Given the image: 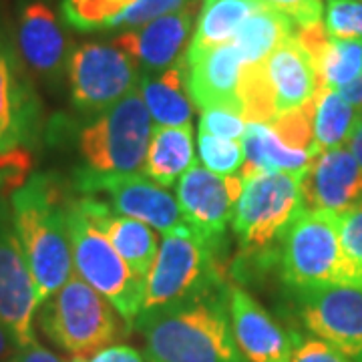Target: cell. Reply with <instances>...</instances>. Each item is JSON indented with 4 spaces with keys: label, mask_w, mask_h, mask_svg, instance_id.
I'll return each instance as SVG.
<instances>
[{
    "label": "cell",
    "mask_w": 362,
    "mask_h": 362,
    "mask_svg": "<svg viewBox=\"0 0 362 362\" xmlns=\"http://www.w3.org/2000/svg\"><path fill=\"white\" fill-rule=\"evenodd\" d=\"M6 362H65L61 356H57L54 352H51L49 349H45L40 344L39 340L26 344V346H21V349L14 352L13 356Z\"/></svg>",
    "instance_id": "cell-37"
},
{
    "label": "cell",
    "mask_w": 362,
    "mask_h": 362,
    "mask_svg": "<svg viewBox=\"0 0 362 362\" xmlns=\"http://www.w3.org/2000/svg\"><path fill=\"white\" fill-rule=\"evenodd\" d=\"M89 362H143V358L141 354L131 346L113 344V346H107L101 352L93 354Z\"/></svg>",
    "instance_id": "cell-38"
},
{
    "label": "cell",
    "mask_w": 362,
    "mask_h": 362,
    "mask_svg": "<svg viewBox=\"0 0 362 362\" xmlns=\"http://www.w3.org/2000/svg\"><path fill=\"white\" fill-rule=\"evenodd\" d=\"M294 33L296 25L286 14L258 4V8L238 28L232 42L240 52L244 65H256Z\"/></svg>",
    "instance_id": "cell-26"
},
{
    "label": "cell",
    "mask_w": 362,
    "mask_h": 362,
    "mask_svg": "<svg viewBox=\"0 0 362 362\" xmlns=\"http://www.w3.org/2000/svg\"><path fill=\"white\" fill-rule=\"evenodd\" d=\"M73 183L78 194L90 197L105 195L115 214L143 221L159 232L168 233L185 223L180 202L147 175L101 173L85 168L75 171Z\"/></svg>",
    "instance_id": "cell-12"
},
{
    "label": "cell",
    "mask_w": 362,
    "mask_h": 362,
    "mask_svg": "<svg viewBox=\"0 0 362 362\" xmlns=\"http://www.w3.org/2000/svg\"><path fill=\"white\" fill-rule=\"evenodd\" d=\"M78 204L90 220L103 230L117 254L129 266V270L137 278L145 280L157 256V233L151 230V226L117 216L109 204L90 195L78 197Z\"/></svg>",
    "instance_id": "cell-21"
},
{
    "label": "cell",
    "mask_w": 362,
    "mask_h": 362,
    "mask_svg": "<svg viewBox=\"0 0 362 362\" xmlns=\"http://www.w3.org/2000/svg\"><path fill=\"white\" fill-rule=\"evenodd\" d=\"M254 2L262 4V6H268L272 11L286 14L296 25V28L298 26L322 23V0H254Z\"/></svg>",
    "instance_id": "cell-34"
},
{
    "label": "cell",
    "mask_w": 362,
    "mask_h": 362,
    "mask_svg": "<svg viewBox=\"0 0 362 362\" xmlns=\"http://www.w3.org/2000/svg\"><path fill=\"white\" fill-rule=\"evenodd\" d=\"M276 264L288 290L362 280V270L342 244L340 216L302 209L282 233Z\"/></svg>",
    "instance_id": "cell-4"
},
{
    "label": "cell",
    "mask_w": 362,
    "mask_h": 362,
    "mask_svg": "<svg viewBox=\"0 0 362 362\" xmlns=\"http://www.w3.org/2000/svg\"><path fill=\"white\" fill-rule=\"evenodd\" d=\"M230 286L141 312L135 328L149 362H246L235 346L228 308Z\"/></svg>",
    "instance_id": "cell-1"
},
{
    "label": "cell",
    "mask_w": 362,
    "mask_h": 362,
    "mask_svg": "<svg viewBox=\"0 0 362 362\" xmlns=\"http://www.w3.org/2000/svg\"><path fill=\"white\" fill-rule=\"evenodd\" d=\"M324 28L330 39L362 42V0H328Z\"/></svg>",
    "instance_id": "cell-32"
},
{
    "label": "cell",
    "mask_w": 362,
    "mask_h": 362,
    "mask_svg": "<svg viewBox=\"0 0 362 362\" xmlns=\"http://www.w3.org/2000/svg\"><path fill=\"white\" fill-rule=\"evenodd\" d=\"M199 159L206 169L218 173L221 177L238 175L244 165V145L232 139H221L211 133L199 131Z\"/></svg>",
    "instance_id": "cell-31"
},
{
    "label": "cell",
    "mask_w": 362,
    "mask_h": 362,
    "mask_svg": "<svg viewBox=\"0 0 362 362\" xmlns=\"http://www.w3.org/2000/svg\"><path fill=\"white\" fill-rule=\"evenodd\" d=\"M244 189L240 175L221 177L194 161L177 181V202L183 221L207 246L218 254L223 252L228 226Z\"/></svg>",
    "instance_id": "cell-13"
},
{
    "label": "cell",
    "mask_w": 362,
    "mask_h": 362,
    "mask_svg": "<svg viewBox=\"0 0 362 362\" xmlns=\"http://www.w3.org/2000/svg\"><path fill=\"white\" fill-rule=\"evenodd\" d=\"M220 284H226L221 254L183 223L163 233L156 262L145 278L141 312L187 300Z\"/></svg>",
    "instance_id": "cell-6"
},
{
    "label": "cell",
    "mask_w": 362,
    "mask_h": 362,
    "mask_svg": "<svg viewBox=\"0 0 362 362\" xmlns=\"http://www.w3.org/2000/svg\"><path fill=\"white\" fill-rule=\"evenodd\" d=\"M197 6L199 2L163 14L139 28L125 30L113 40V45L127 52L143 71L163 73L177 65L187 51Z\"/></svg>",
    "instance_id": "cell-17"
},
{
    "label": "cell",
    "mask_w": 362,
    "mask_h": 362,
    "mask_svg": "<svg viewBox=\"0 0 362 362\" xmlns=\"http://www.w3.org/2000/svg\"><path fill=\"white\" fill-rule=\"evenodd\" d=\"M230 322L246 362H290L300 334L288 330L240 286H230Z\"/></svg>",
    "instance_id": "cell-15"
},
{
    "label": "cell",
    "mask_w": 362,
    "mask_h": 362,
    "mask_svg": "<svg viewBox=\"0 0 362 362\" xmlns=\"http://www.w3.org/2000/svg\"><path fill=\"white\" fill-rule=\"evenodd\" d=\"M361 111L340 95V90L320 87L314 99V149L320 156L346 147Z\"/></svg>",
    "instance_id": "cell-27"
},
{
    "label": "cell",
    "mask_w": 362,
    "mask_h": 362,
    "mask_svg": "<svg viewBox=\"0 0 362 362\" xmlns=\"http://www.w3.org/2000/svg\"><path fill=\"white\" fill-rule=\"evenodd\" d=\"M185 87L194 103L206 111L211 107H230L242 113L238 87L242 77V57L233 42L185 57L180 61Z\"/></svg>",
    "instance_id": "cell-18"
},
{
    "label": "cell",
    "mask_w": 362,
    "mask_h": 362,
    "mask_svg": "<svg viewBox=\"0 0 362 362\" xmlns=\"http://www.w3.org/2000/svg\"><path fill=\"white\" fill-rule=\"evenodd\" d=\"M69 204L63 181L33 173L11 195L14 228L33 276L39 306L73 276L69 242Z\"/></svg>",
    "instance_id": "cell-2"
},
{
    "label": "cell",
    "mask_w": 362,
    "mask_h": 362,
    "mask_svg": "<svg viewBox=\"0 0 362 362\" xmlns=\"http://www.w3.org/2000/svg\"><path fill=\"white\" fill-rule=\"evenodd\" d=\"M40 129L39 97L0 37V189L14 192L28 180Z\"/></svg>",
    "instance_id": "cell-5"
},
{
    "label": "cell",
    "mask_w": 362,
    "mask_h": 362,
    "mask_svg": "<svg viewBox=\"0 0 362 362\" xmlns=\"http://www.w3.org/2000/svg\"><path fill=\"white\" fill-rule=\"evenodd\" d=\"M16 47L21 59L35 75L49 83L61 81L69 63L66 39L57 16L45 2H28L21 11Z\"/></svg>",
    "instance_id": "cell-19"
},
{
    "label": "cell",
    "mask_w": 362,
    "mask_h": 362,
    "mask_svg": "<svg viewBox=\"0 0 362 362\" xmlns=\"http://www.w3.org/2000/svg\"><path fill=\"white\" fill-rule=\"evenodd\" d=\"M202 2L204 6L185 57H194L207 49L232 42L242 23L258 8L254 0H202Z\"/></svg>",
    "instance_id": "cell-25"
},
{
    "label": "cell",
    "mask_w": 362,
    "mask_h": 362,
    "mask_svg": "<svg viewBox=\"0 0 362 362\" xmlns=\"http://www.w3.org/2000/svg\"><path fill=\"white\" fill-rule=\"evenodd\" d=\"M340 95H342L354 109L362 111V73L354 78L352 83H349L346 87H342V89H340Z\"/></svg>",
    "instance_id": "cell-39"
},
{
    "label": "cell",
    "mask_w": 362,
    "mask_h": 362,
    "mask_svg": "<svg viewBox=\"0 0 362 362\" xmlns=\"http://www.w3.org/2000/svg\"><path fill=\"white\" fill-rule=\"evenodd\" d=\"M18 349H21V346L16 344V340L13 338V334L0 324V362L8 361Z\"/></svg>",
    "instance_id": "cell-40"
},
{
    "label": "cell",
    "mask_w": 362,
    "mask_h": 362,
    "mask_svg": "<svg viewBox=\"0 0 362 362\" xmlns=\"http://www.w3.org/2000/svg\"><path fill=\"white\" fill-rule=\"evenodd\" d=\"M37 292L14 228L13 209L0 195V324L13 334L18 346L37 340Z\"/></svg>",
    "instance_id": "cell-14"
},
{
    "label": "cell",
    "mask_w": 362,
    "mask_h": 362,
    "mask_svg": "<svg viewBox=\"0 0 362 362\" xmlns=\"http://www.w3.org/2000/svg\"><path fill=\"white\" fill-rule=\"evenodd\" d=\"M135 4L137 0H63L61 14L66 25L81 33L115 30L121 16Z\"/></svg>",
    "instance_id": "cell-28"
},
{
    "label": "cell",
    "mask_w": 362,
    "mask_h": 362,
    "mask_svg": "<svg viewBox=\"0 0 362 362\" xmlns=\"http://www.w3.org/2000/svg\"><path fill=\"white\" fill-rule=\"evenodd\" d=\"M69 242L73 266L78 276L103 294L121 314L129 330H133L137 316L141 314L145 280L129 270L103 230L87 216L78 199H71L69 204Z\"/></svg>",
    "instance_id": "cell-7"
},
{
    "label": "cell",
    "mask_w": 362,
    "mask_h": 362,
    "mask_svg": "<svg viewBox=\"0 0 362 362\" xmlns=\"http://www.w3.org/2000/svg\"><path fill=\"white\" fill-rule=\"evenodd\" d=\"M320 87L340 90L362 73V42L330 39L316 61Z\"/></svg>",
    "instance_id": "cell-29"
},
{
    "label": "cell",
    "mask_w": 362,
    "mask_h": 362,
    "mask_svg": "<svg viewBox=\"0 0 362 362\" xmlns=\"http://www.w3.org/2000/svg\"><path fill=\"white\" fill-rule=\"evenodd\" d=\"M247 121L244 115L230 107H211L202 111V123L199 131L211 133L221 139H232L238 141L246 135Z\"/></svg>",
    "instance_id": "cell-33"
},
{
    "label": "cell",
    "mask_w": 362,
    "mask_h": 362,
    "mask_svg": "<svg viewBox=\"0 0 362 362\" xmlns=\"http://www.w3.org/2000/svg\"><path fill=\"white\" fill-rule=\"evenodd\" d=\"M276 117L310 103L320 89V78L310 54L298 42L296 33L284 39L262 61Z\"/></svg>",
    "instance_id": "cell-20"
},
{
    "label": "cell",
    "mask_w": 362,
    "mask_h": 362,
    "mask_svg": "<svg viewBox=\"0 0 362 362\" xmlns=\"http://www.w3.org/2000/svg\"><path fill=\"white\" fill-rule=\"evenodd\" d=\"M346 147L352 151V156L361 161L362 165V111L361 115H358L356 125H354V131H352V135H350L349 143H346Z\"/></svg>",
    "instance_id": "cell-41"
},
{
    "label": "cell",
    "mask_w": 362,
    "mask_h": 362,
    "mask_svg": "<svg viewBox=\"0 0 362 362\" xmlns=\"http://www.w3.org/2000/svg\"><path fill=\"white\" fill-rule=\"evenodd\" d=\"M290 362H352L349 356H344L342 352L332 349L330 344H326L318 338H304L300 337L296 342V349L292 354Z\"/></svg>",
    "instance_id": "cell-36"
},
{
    "label": "cell",
    "mask_w": 362,
    "mask_h": 362,
    "mask_svg": "<svg viewBox=\"0 0 362 362\" xmlns=\"http://www.w3.org/2000/svg\"><path fill=\"white\" fill-rule=\"evenodd\" d=\"M362 202V165L349 147L314 157L302 175V206L342 216Z\"/></svg>",
    "instance_id": "cell-16"
},
{
    "label": "cell",
    "mask_w": 362,
    "mask_h": 362,
    "mask_svg": "<svg viewBox=\"0 0 362 362\" xmlns=\"http://www.w3.org/2000/svg\"><path fill=\"white\" fill-rule=\"evenodd\" d=\"M302 209V175L262 171L244 180L233 209V232L247 252H270Z\"/></svg>",
    "instance_id": "cell-9"
},
{
    "label": "cell",
    "mask_w": 362,
    "mask_h": 362,
    "mask_svg": "<svg viewBox=\"0 0 362 362\" xmlns=\"http://www.w3.org/2000/svg\"><path fill=\"white\" fill-rule=\"evenodd\" d=\"M244 165L240 169V177L247 180L262 171H286L304 175L314 161V153L298 151L288 147L268 123H247L244 135Z\"/></svg>",
    "instance_id": "cell-22"
},
{
    "label": "cell",
    "mask_w": 362,
    "mask_h": 362,
    "mask_svg": "<svg viewBox=\"0 0 362 362\" xmlns=\"http://www.w3.org/2000/svg\"><path fill=\"white\" fill-rule=\"evenodd\" d=\"M139 90L157 127L192 125L194 103L185 87V75L181 63L163 71L157 77L143 75Z\"/></svg>",
    "instance_id": "cell-23"
},
{
    "label": "cell",
    "mask_w": 362,
    "mask_h": 362,
    "mask_svg": "<svg viewBox=\"0 0 362 362\" xmlns=\"http://www.w3.org/2000/svg\"><path fill=\"white\" fill-rule=\"evenodd\" d=\"M340 233L349 256L362 270V202L340 216Z\"/></svg>",
    "instance_id": "cell-35"
},
{
    "label": "cell",
    "mask_w": 362,
    "mask_h": 362,
    "mask_svg": "<svg viewBox=\"0 0 362 362\" xmlns=\"http://www.w3.org/2000/svg\"><path fill=\"white\" fill-rule=\"evenodd\" d=\"M300 324L332 349L362 362V280L290 290Z\"/></svg>",
    "instance_id": "cell-10"
},
{
    "label": "cell",
    "mask_w": 362,
    "mask_h": 362,
    "mask_svg": "<svg viewBox=\"0 0 362 362\" xmlns=\"http://www.w3.org/2000/svg\"><path fill=\"white\" fill-rule=\"evenodd\" d=\"M314 99L298 109L274 117L268 125L288 147L318 156L314 149Z\"/></svg>",
    "instance_id": "cell-30"
},
{
    "label": "cell",
    "mask_w": 362,
    "mask_h": 362,
    "mask_svg": "<svg viewBox=\"0 0 362 362\" xmlns=\"http://www.w3.org/2000/svg\"><path fill=\"white\" fill-rule=\"evenodd\" d=\"M71 101L83 113H103L139 89V65L115 45L83 42L66 63Z\"/></svg>",
    "instance_id": "cell-11"
},
{
    "label": "cell",
    "mask_w": 362,
    "mask_h": 362,
    "mask_svg": "<svg viewBox=\"0 0 362 362\" xmlns=\"http://www.w3.org/2000/svg\"><path fill=\"white\" fill-rule=\"evenodd\" d=\"M192 125L153 127L143 171L161 187H171L194 163Z\"/></svg>",
    "instance_id": "cell-24"
},
{
    "label": "cell",
    "mask_w": 362,
    "mask_h": 362,
    "mask_svg": "<svg viewBox=\"0 0 362 362\" xmlns=\"http://www.w3.org/2000/svg\"><path fill=\"white\" fill-rule=\"evenodd\" d=\"M69 362H89V358H71Z\"/></svg>",
    "instance_id": "cell-42"
},
{
    "label": "cell",
    "mask_w": 362,
    "mask_h": 362,
    "mask_svg": "<svg viewBox=\"0 0 362 362\" xmlns=\"http://www.w3.org/2000/svg\"><path fill=\"white\" fill-rule=\"evenodd\" d=\"M151 133L153 119L135 89L81 131L78 149L93 171L137 173L145 165Z\"/></svg>",
    "instance_id": "cell-8"
},
{
    "label": "cell",
    "mask_w": 362,
    "mask_h": 362,
    "mask_svg": "<svg viewBox=\"0 0 362 362\" xmlns=\"http://www.w3.org/2000/svg\"><path fill=\"white\" fill-rule=\"evenodd\" d=\"M40 332L71 358H90L129 334L115 306L73 274L37 310Z\"/></svg>",
    "instance_id": "cell-3"
}]
</instances>
